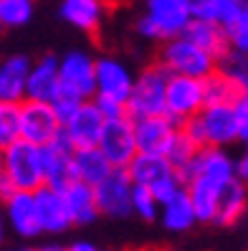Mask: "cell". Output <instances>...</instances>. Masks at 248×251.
<instances>
[{"label":"cell","instance_id":"8","mask_svg":"<svg viewBox=\"0 0 248 251\" xmlns=\"http://www.w3.org/2000/svg\"><path fill=\"white\" fill-rule=\"evenodd\" d=\"M127 170H129V175H132L135 185L150 188L162 203L170 201L175 193H180V190L185 188V178L170 165V160L165 155H144V152H139Z\"/></svg>","mask_w":248,"mask_h":251},{"label":"cell","instance_id":"45","mask_svg":"<svg viewBox=\"0 0 248 251\" xmlns=\"http://www.w3.org/2000/svg\"><path fill=\"white\" fill-rule=\"evenodd\" d=\"M0 31H3V25H0Z\"/></svg>","mask_w":248,"mask_h":251},{"label":"cell","instance_id":"17","mask_svg":"<svg viewBox=\"0 0 248 251\" xmlns=\"http://www.w3.org/2000/svg\"><path fill=\"white\" fill-rule=\"evenodd\" d=\"M178 132H180V125L172 122L167 114L135 120L137 147L144 155H167L172 140L178 137Z\"/></svg>","mask_w":248,"mask_h":251},{"label":"cell","instance_id":"10","mask_svg":"<svg viewBox=\"0 0 248 251\" xmlns=\"http://www.w3.org/2000/svg\"><path fill=\"white\" fill-rule=\"evenodd\" d=\"M64 135V120L58 109L48 101H23V114H21V137L33 142L38 147H46Z\"/></svg>","mask_w":248,"mask_h":251},{"label":"cell","instance_id":"6","mask_svg":"<svg viewBox=\"0 0 248 251\" xmlns=\"http://www.w3.org/2000/svg\"><path fill=\"white\" fill-rule=\"evenodd\" d=\"M167 79H170V74L159 61H152L144 66L135 79L127 114L132 120L167 114Z\"/></svg>","mask_w":248,"mask_h":251},{"label":"cell","instance_id":"36","mask_svg":"<svg viewBox=\"0 0 248 251\" xmlns=\"http://www.w3.org/2000/svg\"><path fill=\"white\" fill-rule=\"evenodd\" d=\"M236 109L241 117V142H248V92L241 94V99L236 101Z\"/></svg>","mask_w":248,"mask_h":251},{"label":"cell","instance_id":"3","mask_svg":"<svg viewBox=\"0 0 248 251\" xmlns=\"http://www.w3.org/2000/svg\"><path fill=\"white\" fill-rule=\"evenodd\" d=\"M137 74H132L122 58L116 56H96V92L94 101L104 109L109 117H122L127 114V104L132 97Z\"/></svg>","mask_w":248,"mask_h":251},{"label":"cell","instance_id":"9","mask_svg":"<svg viewBox=\"0 0 248 251\" xmlns=\"http://www.w3.org/2000/svg\"><path fill=\"white\" fill-rule=\"evenodd\" d=\"M208 107L205 99V79L195 76H180V74H170L167 79V117L180 127Z\"/></svg>","mask_w":248,"mask_h":251},{"label":"cell","instance_id":"18","mask_svg":"<svg viewBox=\"0 0 248 251\" xmlns=\"http://www.w3.org/2000/svg\"><path fill=\"white\" fill-rule=\"evenodd\" d=\"M107 8H109V0H61L58 16L71 28H76L86 36H94L104 25Z\"/></svg>","mask_w":248,"mask_h":251},{"label":"cell","instance_id":"29","mask_svg":"<svg viewBox=\"0 0 248 251\" xmlns=\"http://www.w3.org/2000/svg\"><path fill=\"white\" fill-rule=\"evenodd\" d=\"M241 94H243V86L223 71H215L205 79L208 104H236V101L241 99Z\"/></svg>","mask_w":248,"mask_h":251},{"label":"cell","instance_id":"33","mask_svg":"<svg viewBox=\"0 0 248 251\" xmlns=\"http://www.w3.org/2000/svg\"><path fill=\"white\" fill-rule=\"evenodd\" d=\"M159 211H162V201H159L150 188L135 185L132 196V213L139 216L142 221H159Z\"/></svg>","mask_w":248,"mask_h":251},{"label":"cell","instance_id":"31","mask_svg":"<svg viewBox=\"0 0 248 251\" xmlns=\"http://www.w3.org/2000/svg\"><path fill=\"white\" fill-rule=\"evenodd\" d=\"M33 13H36V0H0V25L10 28H23L33 21Z\"/></svg>","mask_w":248,"mask_h":251},{"label":"cell","instance_id":"14","mask_svg":"<svg viewBox=\"0 0 248 251\" xmlns=\"http://www.w3.org/2000/svg\"><path fill=\"white\" fill-rule=\"evenodd\" d=\"M3 213H5L8 228L16 233V236H21V239H36V236L43 233L36 193L16 190L13 196H8L3 201Z\"/></svg>","mask_w":248,"mask_h":251},{"label":"cell","instance_id":"40","mask_svg":"<svg viewBox=\"0 0 248 251\" xmlns=\"http://www.w3.org/2000/svg\"><path fill=\"white\" fill-rule=\"evenodd\" d=\"M38 251H68V246H58V244H48V246H41Z\"/></svg>","mask_w":248,"mask_h":251},{"label":"cell","instance_id":"21","mask_svg":"<svg viewBox=\"0 0 248 251\" xmlns=\"http://www.w3.org/2000/svg\"><path fill=\"white\" fill-rule=\"evenodd\" d=\"M33 58L25 53H10L0 58V101H25L28 74Z\"/></svg>","mask_w":248,"mask_h":251},{"label":"cell","instance_id":"34","mask_svg":"<svg viewBox=\"0 0 248 251\" xmlns=\"http://www.w3.org/2000/svg\"><path fill=\"white\" fill-rule=\"evenodd\" d=\"M218 71L228 74L230 79H236V81L241 84L243 74L248 71V53H241V51H236V49H230V51L221 58V61H218Z\"/></svg>","mask_w":248,"mask_h":251},{"label":"cell","instance_id":"20","mask_svg":"<svg viewBox=\"0 0 248 251\" xmlns=\"http://www.w3.org/2000/svg\"><path fill=\"white\" fill-rule=\"evenodd\" d=\"M36 203H38V216H41L43 233H64L74 226V218L68 213L64 190L43 185V188L36 190Z\"/></svg>","mask_w":248,"mask_h":251},{"label":"cell","instance_id":"2","mask_svg":"<svg viewBox=\"0 0 248 251\" xmlns=\"http://www.w3.org/2000/svg\"><path fill=\"white\" fill-rule=\"evenodd\" d=\"M193 21V0H142V13L135 21V31L144 41L165 43L182 36Z\"/></svg>","mask_w":248,"mask_h":251},{"label":"cell","instance_id":"4","mask_svg":"<svg viewBox=\"0 0 248 251\" xmlns=\"http://www.w3.org/2000/svg\"><path fill=\"white\" fill-rule=\"evenodd\" d=\"M182 127L200 147H230L241 142V117L236 104H208Z\"/></svg>","mask_w":248,"mask_h":251},{"label":"cell","instance_id":"32","mask_svg":"<svg viewBox=\"0 0 248 251\" xmlns=\"http://www.w3.org/2000/svg\"><path fill=\"white\" fill-rule=\"evenodd\" d=\"M21 114L23 101H0V147L21 140Z\"/></svg>","mask_w":248,"mask_h":251},{"label":"cell","instance_id":"26","mask_svg":"<svg viewBox=\"0 0 248 251\" xmlns=\"http://www.w3.org/2000/svg\"><path fill=\"white\" fill-rule=\"evenodd\" d=\"M112 170H114V165L107 160V155L101 152V147H81V150H74L76 180L89 183V185H99Z\"/></svg>","mask_w":248,"mask_h":251},{"label":"cell","instance_id":"35","mask_svg":"<svg viewBox=\"0 0 248 251\" xmlns=\"http://www.w3.org/2000/svg\"><path fill=\"white\" fill-rule=\"evenodd\" d=\"M228 38H230V49H236L241 53H248V3L238 21L228 28Z\"/></svg>","mask_w":248,"mask_h":251},{"label":"cell","instance_id":"24","mask_svg":"<svg viewBox=\"0 0 248 251\" xmlns=\"http://www.w3.org/2000/svg\"><path fill=\"white\" fill-rule=\"evenodd\" d=\"M248 211V185L238 178L223 185L221 198H218V211H215V226H233L246 216Z\"/></svg>","mask_w":248,"mask_h":251},{"label":"cell","instance_id":"28","mask_svg":"<svg viewBox=\"0 0 248 251\" xmlns=\"http://www.w3.org/2000/svg\"><path fill=\"white\" fill-rule=\"evenodd\" d=\"M248 0H193V13L200 21L223 25L225 31L238 21Z\"/></svg>","mask_w":248,"mask_h":251},{"label":"cell","instance_id":"1","mask_svg":"<svg viewBox=\"0 0 248 251\" xmlns=\"http://www.w3.org/2000/svg\"><path fill=\"white\" fill-rule=\"evenodd\" d=\"M94 92H96V56L81 49L66 51L61 56V94L53 101L61 120L74 114L84 101L94 99Z\"/></svg>","mask_w":248,"mask_h":251},{"label":"cell","instance_id":"7","mask_svg":"<svg viewBox=\"0 0 248 251\" xmlns=\"http://www.w3.org/2000/svg\"><path fill=\"white\" fill-rule=\"evenodd\" d=\"M5 150V178L13 183L16 190H28L36 193L38 188L46 185V173H43V147L16 140L13 145L3 147Z\"/></svg>","mask_w":248,"mask_h":251},{"label":"cell","instance_id":"5","mask_svg":"<svg viewBox=\"0 0 248 251\" xmlns=\"http://www.w3.org/2000/svg\"><path fill=\"white\" fill-rule=\"evenodd\" d=\"M157 61L165 66L167 74H180V76H195V79H208L210 74L218 71V58L193 43L187 36L170 38L159 43Z\"/></svg>","mask_w":248,"mask_h":251},{"label":"cell","instance_id":"23","mask_svg":"<svg viewBox=\"0 0 248 251\" xmlns=\"http://www.w3.org/2000/svg\"><path fill=\"white\" fill-rule=\"evenodd\" d=\"M159 224H162L167 231L172 233H185L190 231L198 221V213H195V205H193V198L187 193V188H182L180 193H175L170 201L162 203V211H159Z\"/></svg>","mask_w":248,"mask_h":251},{"label":"cell","instance_id":"44","mask_svg":"<svg viewBox=\"0 0 248 251\" xmlns=\"http://www.w3.org/2000/svg\"><path fill=\"white\" fill-rule=\"evenodd\" d=\"M155 251H167V249H155Z\"/></svg>","mask_w":248,"mask_h":251},{"label":"cell","instance_id":"16","mask_svg":"<svg viewBox=\"0 0 248 251\" xmlns=\"http://www.w3.org/2000/svg\"><path fill=\"white\" fill-rule=\"evenodd\" d=\"M58 94H61V56L46 53V56L36 58L31 66L25 99L53 104Z\"/></svg>","mask_w":248,"mask_h":251},{"label":"cell","instance_id":"43","mask_svg":"<svg viewBox=\"0 0 248 251\" xmlns=\"http://www.w3.org/2000/svg\"><path fill=\"white\" fill-rule=\"evenodd\" d=\"M13 251H28V249H13Z\"/></svg>","mask_w":248,"mask_h":251},{"label":"cell","instance_id":"13","mask_svg":"<svg viewBox=\"0 0 248 251\" xmlns=\"http://www.w3.org/2000/svg\"><path fill=\"white\" fill-rule=\"evenodd\" d=\"M94 190H96V203L101 216L124 218L132 213L135 180L127 168H114L99 185H94Z\"/></svg>","mask_w":248,"mask_h":251},{"label":"cell","instance_id":"37","mask_svg":"<svg viewBox=\"0 0 248 251\" xmlns=\"http://www.w3.org/2000/svg\"><path fill=\"white\" fill-rule=\"evenodd\" d=\"M241 152L236 155V178L248 185V142H241Z\"/></svg>","mask_w":248,"mask_h":251},{"label":"cell","instance_id":"30","mask_svg":"<svg viewBox=\"0 0 248 251\" xmlns=\"http://www.w3.org/2000/svg\"><path fill=\"white\" fill-rule=\"evenodd\" d=\"M198 152H200V145L187 135L185 132V127H180V132H178V137L172 140V145H170V150H167V160H170V165L178 170L180 175H185L187 170H190V165L195 162V157H198Z\"/></svg>","mask_w":248,"mask_h":251},{"label":"cell","instance_id":"39","mask_svg":"<svg viewBox=\"0 0 248 251\" xmlns=\"http://www.w3.org/2000/svg\"><path fill=\"white\" fill-rule=\"evenodd\" d=\"M5 213H3V203H0V244H3V236H5Z\"/></svg>","mask_w":248,"mask_h":251},{"label":"cell","instance_id":"25","mask_svg":"<svg viewBox=\"0 0 248 251\" xmlns=\"http://www.w3.org/2000/svg\"><path fill=\"white\" fill-rule=\"evenodd\" d=\"M187 36L193 43H198L200 49H205L208 53H213L218 61L230 51V38H228V31L223 25L218 23H210V21H200L195 18L190 25H187V31L182 33Z\"/></svg>","mask_w":248,"mask_h":251},{"label":"cell","instance_id":"11","mask_svg":"<svg viewBox=\"0 0 248 251\" xmlns=\"http://www.w3.org/2000/svg\"><path fill=\"white\" fill-rule=\"evenodd\" d=\"M109 122V117L104 114L94 99L84 101V104L68 114L64 120V140L74 147V150H81V147H99L101 135H104V127Z\"/></svg>","mask_w":248,"mask_h":251},{"label":"cell","instance_id":"41","mask_svg":"<svg viewBox=\"0 0 248 251\" xmlns=\"http://www.w3.org/2000/svg\"><path fill=\"white\" fill-rule=\"evenodd\" d=\"M5 178V150L0 147V180Z\"/></svg>","mask_w":248,"mask_h":251},{"label":"cell","instance_id":"38","mask_svg":"<svg viewBox=\"0 0 248 251\" xmlns=\"http://www.w3.org/2000/svg\"><path fill=\"white\" fill-rule=\"evenodd\" d=\"M68 251H99V249L91 241H74V244L68 246Z\"/></svg>","mask_w":248,"mask_h":251},{"label":"cell","instance_id":"15","mask_svg":"<svg viewBox=\"0 0 248 251\" xmlns=\"http://www.w3.org/2000/svg\"><path fill=\"white\" fill-rule=\"evenodd\" d=\"M182 178L185 183L190 178H205V180L225 185L236 178V155L228 147H200L195 162Z\"/></svg>","mask_w":248,"mask_h":251},{"label":"cell","instance_id":"22","mask_svg":"<svg viewBox=\"0 0 248 251\" xmlns=\"http://www.w3.org/2000/svg\"><path fill=\"white\" fill-rule=\"evenodd\" d=\"M64 198H66L71 218H74V226H89L101 216L99 203H96V190L89 183L74 180L68 188H64Z\"/></svg>","mask_w":248,"mask_h":251},{"label":"cell","instance_id":"27","mask_svg":"<svg viewBox=\"0 0 248 251\" xmlns=\"http://www.w3.org/2000/svg\"><path fill=\"white\" fill-rule=\"evenodd\" d=\"M187 193L193 198L195 213L200 224H215V211H218V198H221V183H213L205 178H190L185 183Z\"/></svg>","mask_w":248,"mask_h":251},{"label":"cell","instance_id":"42","mask_svg":"<svg viewBox=\"0 0 248 251\" xmlns=\"http://www.w3.org/2000/svg\"><path fill=\"white\" fill-rule=\"evenodd\" d=\"M241 86H243V92H248V71L243 74V79H241Z\"/></svg>","mask_w":248,"mask_h":251},{"label":"cell","instance_id":"12","mask_svg":"<svg viewBox=\"0 0 248 251\" xmlns=\"http://www.w3.org/2000/svg\"><path fill=\"white\" fill-rule=\"evenodd\" d=\"M101 152L107 155V160L114 168H129L132 160L139 155L137 147V135H135V120L129 114L122 117H112L104 127V135H101Z\"/></svg>","mask_w":248,"mask_h":251},{"label":"cell","instance_id":"19","mask_svg":"<svg viewBox=\"0 0 248 251\" xmlns=\"http://www.w3.org/2000/svg\"><path fill=\"white\" fill-rule=\"evenodd\" d=\"M43 173H46V185L64 190L76 180L74 175V147L64 137L43 147Z\"/></svg>","mask_w":248,"mask_h":251}]
</instances>
